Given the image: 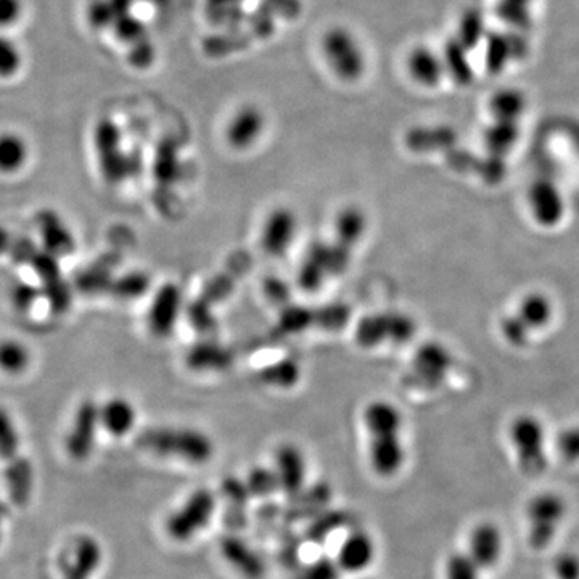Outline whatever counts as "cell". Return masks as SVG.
Listing matches in <instances>:
<instances>
[{
	"label": "cell",
	"mask_w": 579,
	"mask_h": 579,
	"mask_svg": "<svg viewBox=\"0 0 579 579\" xmlns=\"http://www.w3.org/2000/svg\"><path fill=\"white\" fill-rule=\"evenodd\" d=\"M367 432V456L370 469L378 477L398 475L406 464L404 417L395 404L377 399L367 404L362 414Z\"/></svg>",
	"instance_id": "cell-1"
},
{
	"label": "cell",
	"mask_w": 579,
	"mask_h": 579,
	"mask_svg": "<svg viewBox=\"0 0 579 579\" xmlns=\"http://www.w3.org/2000/svg\"><path fill=\"white\" fill-rule=\"evenodd\" d=\"M140 448L155 456L182 460L185 464L205 465L216 452L208 433L192 427H153L140 433Z\"/></svg>",
	"instance_id": "cell-2"
},
{
	"label": "cell",
	"mask_w": 579,
	"mask_h": 579,
	"mask_svg": "<svg viewBox=\"0 0 579 579\" xmlns=\"http://www.w3.org/2000/svg\"><path fill=\"white\" fill-rule=\"evenodd\" d=\"M555 319V301L541 290H531L518 300L514 311L502 317L499 332L507 345L523 350L536 333L551 327Z\"/></svg>",
	"instance_id": "cell-3"
},
{
	"label": "cell",
	"mask_w": 579,
	"mask_h": 579,
	"mask_svg": "<svg viewBox=\"0 0 579 579\" xmlns=\"http://www.w3.org/2000/svg\"><path fill=\"white\" fill-rule=\"evenodd\" d=\"M321 55L327 70L345 84L361 81L369 65L361 41L346 26L325 29L321 37Z\"/></svg>",
	"instance_id": "cell-4"
},
{
	"label": "cell",
	"mask_w": 579,
	"mask_h": 579,
	"mask_svg": "<svg viewBox=\"0 0 579 579\" xmlns=\"http://www.w3.org/2000/svg\"><path fill=\"white\" fill-rule=\"evenodd\" d=\"M507 438L526 477H538L549 465V436L543 420L534 414H518L507 428Z\"/></svg>",
	"instance_id": "cell-5"
},
{
	"label": "cell",
	"mask_w": 579,
	"mask_h": 579,
	"mask_svg": "<svg viewBox=\"0 0 579 579\" xmlns=\"http://www.w3.org/2000/svg\"><path fill=\"white\" fill-rule=\"evenodd\" d=\"M20 433L12 415L0 406V459L5 462V480L18 506H26L34 488L33 465L20 454Z\"/></svg>",
	"instance_id": "cell-6"
},
{
	"label": "cell",
	"mask_w": 579,
	"mask_h": 579,
	"mask_svg": "<svg viewBox=\"0 0 579 579\" xmlns=\"http://www.w3.org/2000/svg\"><path fill=\"white\" fill-rule=\"evenodd\" d=\"M565 497L555 491H543L526 504V539L534 551H544L554 543L560 526L567 518Z\"/></svg>",
	"instance_id": "cell-7"
},
{
	"label": "cell",
	"mask_w": 579,
	"mask_h": 579,
	"mask_svg": "<svg viewBox=\"0 0 579 579\" xmlns=\"http://www.w3.org/2000/svg\"><path fill=\"white\" fill-rule=\"evenodd\" d=\"M216 496L208 488L193 491L181 506L168 515L165 531L174 543H189L198 534L208 530L216 514Z\"/></svg>",
	"instance_id": "cell-8"
},
{
	"label": "cell",
	"mask_w": 579,
	"mask_h": 579,
	"mask_svg": "<svg viewBox=\"0 0 579 579\" xmlns=\"http://www.w3.org/2000/svg\"><path fill=\"white\" fill-rule=\"evenodd\" d=\"M351 248L338 242L335 247L329 243H317L308 251L301 266V287L316 290L327 277L337 276L345 271L350 261Z\"/></svg>",
	"instance_id": "cell-9"
},
{
	"label": "cell",
	"mask_w": 579,
	"mask_h": 579,
	"mask_svg": "<svg viewBox=\"0 0 579 579\" xmlns=\"http://www.w3.org/2000/svg\"><path fill=\"white\" fill-rule=\"evenodd\" d=\"M526 205L531 218L543 229H555L567 216V200L552 179L539 177L526 190Z\"/></svg>",
	"instance_id": "cell-10"
},
{
	"label": "cell",
	"mask_w": 579,
	"mask_h": 579,
	"mask_svg": "<svg viewBox=\"0 0 579 579\" xmlns=\"http://www.w3.org/2000/svg\"><path fill=\"white\" fill-rule=\"evenodd\" d=\"M95 150L108 182L116 184L131 174L132 161L121 148L120 128L110 118H102L95 126Z\"/></svg>",
	"instance_id": "cell-11"
},
{
	"label": "cell",
	"mask_w": 579,
	"mask_h": 579,
	"mask_svg": "<svg viewBox=\"0 0 579 579\" xmlns=\"http://www.w3.org/2000/svg\"><path fill=\"white\" fill-rule=\"evenodd\" d=\"M100 425L99 404L87 399L74 412L70 432L66 435V452L71 459L86 460L94 451Z\"/></svg>",
	"instance_id": "cell-12"
},
{
	"label": "cell",
	"mask_w": 579,
	"mask_h": 579,
	"mask_svg": "<svg viewBox=\"0 0 579 579\" xmlns=\"http://www.w3.org/2000/svg\"><path fill=\"white\" fill-rule=\"evenodd\" d=\"M415 324L404 314L386 313L366 317L356 330L359 345L377 346L383 341L404 343L414 337Z\"/></svg>",
	"instance_id": "cell-13"
},
{
	"label": "cell",
	"mask_w": 579,
	"mask_h": 579,
	"mask_svg": "<svg viewBox=\"0 0 579 579\" xmlns=\"http://www.w3.org/2000/svg\"><path fill=\"white\" fill-rule=\"evenodd\" d=\"M266 131V115L256 105H242L227 121L224 137L234 150H248L258 144Z\"/></svg>",
	"instance_id": "cell-14"
},
{
	"label": "cell",
	"mask_w": 579,
	"mask_h": 579,
	"mask_svg": "<svg viewBox=\"0 0 579 579\" xmlns=\"http://www.w3.org/2000/svg\"><path fill=\"white\" fill-rule=\"evenodd\" d=\"M465 552L481 571L496 567L504 554V534L501 528L493 522L477 523L470 530Z\"/></svg>",
	"instance_id": "cell-15"
},
{
	"label": "cell",
	"mask_w": 579,
	"mask_h": 579,
	"mask_svg": "<svg viewBox=\"0 0 579 579\" xmlns=\"http://www.w3.org/2000/svg\"><path fill=\"white\" fill-rule=\"evenodd\" d=\"M298 234V219L288 208H277L267 216L261 232V248L272 258L284 256L292 248Z\"/></svg>",
	"instance_id": "cell-16"
},
{
	"label": "cell",
	"mask_w": 579,
	"mask_h": 579,
	"mask_svg": "<svg viewBox=\"0 0 579 579\" xmlns=\"http://www.w3.org/2000/svg\"><path fill=\"white\" fill-rule=\"evenodd\" d=\"M279 491L295 496L300 493L308 477V460L296 444L285 443L277 449L274 456V467Z\"/></svg>",
	"instance_id": "cell-17"
},
{
	"label": "cell",
	"mask_w": 579,
	"mask_h": 579,
	"mask_svg": "<svg viewBox=\"0 0 579 579\" xmlns=\"http://www.w3.org/2000/svg\"><path fill=\"white\" fill-rule=\"evenodd\" d=\"M404 70L412 83L423 89H435L446 78L440 52L423 44L409 49L404 57Z\"/></svg>",
	"instance_id": "cell-18"
},
{
	"label": "cell",
	"mask_w": 579,
	"mask_h": 579,
	"mask_svg": "<svg viewBox=\"0 0 579 579\" xmlns=\"http://www.w3.org/2000/svg\"><path fill=\"white\" fill-rule=\"evenodd\" d=\"M182 293L174 284H166L158 290L148 309V329L153 337H169L181 316Z\"/></svg>",
	"instance_id": "cell-19"
},
{
	"label": "cell",
	"mask_w": 579,
	"mask_h": 579,
	"mask_svg": "<svg viewBox=\"0 0 579 579\" xmlns=\"http://www.w3.org/2000/svg\"><path fill=\"white\" fill-rule=\"evenodd\" d=\"M377 555L375 541L366 530L351 531L338 547L337 562L341 571L362 573L374 563Z\"/></svg>",
	"instance_id": "cell-20"
},
{
	"label": "cell",
	"mask_w": 579,
	"mask_h": 579,
	"mask_svg": "<svg viewBox=\"0 0 579 579\" xmlns=\"http://www.w3.org/2000/svg\"><path fill=\"white\" fill-rule=\"evenodd\" d=\"M454 366L451 351L440 343L423 345L414 358V372L427 385H440Z\"/></svg>",
	"instance_id": "cell-21"
},
{
	"label": "cell",
	"mask_w": 579,
	"mask_h": 579,
	"mask_svg": "<svg viewBox=\"0 0 579 579\" xmlns=\"http://www.w3.org/2000/svg\"><path fill=\"white\" fill-rule=\"evenodd\" d=\"M483 44H485V68L493 74L502 73L512 60L523 57L528 50L522 37L506 33H488Z\"/></svg>",
	"instance_id": "cell-22"
},
{
	"label": "cell",
	"mask_w": 579,
	"mask_h": 579,
	"mask_svg": "<svg viewBox=\"0 0 579 579\" xmlns=\"http://www.w3.org/2000/svg\"><path fill=\"white\" fill-rule=\"evenodd\" d=\"M37 227L41 230L44 250L49 251L50 255L62 258L73 253L76 248L73 234H71L70 227L66 226V222L57 213L42 211L37 216Z\"/></svg>",
	"instance_id": "cell-23"
},
{
	"label": "cell",
	"mask_w": 579,
	"mask_h": 579,
	"mask_svg": "<svg viewBox=\"0 0 579 579\" xmlns=\"http://www.w3.org/2000/svg\"><path fill=\"white\" fill-rule=\"evenodd\" d=\"M136 423V406L123 396L110 398L107 403L100 406V425L111 436L123 438V436L129 435L136 427Z\"/></svg>",
	"instance_id": "cell-24"
},
{
	"label": "cell",
	"mask_w": 579,
	"mask_h": 579,
	"mask_svg": "<svg viewBox=\"0 0 579 579\" xmlns=\"http://www.w3.org/2000/svg\"><path fill=\"white\" fill-rule=\"evenodd\" d=\"M443 58L446 78L452 79L457 86H470L475 79V70L470 62V52L456 37H451L440 52Z\"/></svg>",
	"instance_id": "cell-25"
},
{
	"label": "cell",
	"mask_w": 579,
	"mask_h": 579,
	"mask_svg": "<svg viewBox=\"0 0 579 579\" xmlns=\"http://www.w3.org/2000/svg\"><path fill=\"white\" fill-rule=\"evenodd\" d=\"M526 108H528L526 95L515 87L497 89L488 100V111L493 120L520 123Z\"/></svg>",
	"instance_id": "cell-26"
},
{
	"label": "cell",
	"mask_w": 579,
	"mask_h": 579,
	"mask_svg": "<svg viewBox=\"0 0 579 579\" xmlns=\"http://www.w3.org/2000/svg\"><path fill=\"white\" fill-rule=\"evenodd\" d=\"M102 562V549L92 538L79 539L74 546L73 560L65 568L63 579L92 578Z\"/></svg>",
	"instance_id": "cell-27"
},
{
	"label": "cell",
	"mask_w": 579,
	"mask_h": 579,
	"mask_svg": "<svg viewBox=\"0 0 579 579\" xmlns=\"http://www.w3.org/2000/svg\"><path fill=\"white\" fill-rule=\"evenodd\" d=\"M520 123L514 121L493 120L483 132L486 150L493 158L506 157L520 140Z\"/></svg>",
	"instance_id": "cell-28"
},
{
	"label": "cell",
	"mask_w": 579,
	"mask_h": 579,
	"mask_svg": "<svg viewBox=\"0 0 579 579\" xmlns=\"http://www.w3.org/2000/svg\"><path fill=\"white\" fill-rule=\"evenodd\" d=\"M29 147L17 132H0V173L17 174L25 168Z\"/></svg>",
	"instance_id": "cell-29"
},
{
	"label": "cell",
	"mask_w": 579,
	"mask_h": 579,
	"mask_svg": "<svg viewBox=\"0 0 579 579\" xmlns=\"http://www.w3.org/2000/svg\"><path fill=\"white\" fill-rule=\"evenodd\" d=\"M222 552L226 555L232 567L242 571L243 575L250 578H258L263 571V563L259 560L256 552L251 551L247 544H243L240 539L230 538L222 543Z\"/></svg>",
	"instance_id": "cell-30"
},
{
	"label": "cell",
	"mask_w": 579,
	"mask_h": 579,
	"mask_svg": "<svg viewBox=\"0 0 579 579\" xmlns=\"http://www.w3.org/2000/svg\"><path fill=\"white\" fill-rule=\"evenodd\" d=\"M488 31H486L485 18L481 15L480 10L469 9L465 10L460 15L459 23H457V41L465 47V49L472 52L475 47L481 46L485 42Z\"/></svg>",
	"instance_id": "cell-31"
},
{
	"label": "cell",
	"mask_w": 579,
	"mask_h": 579,
	"mask_svg": "<svg viewBox=\"0 0 579 579\" xmlns=\"http://www.w3.org/2000/svg\"><path fill=\"white\" fill-rule=\"evenodd\" d=\"M31 366V351L15 338L0 340V370L7 375H20Z\"/></svg>",
	"instance_id": "cell-32"
},
{
	"label": "cell",
	"mask_w": 579,
	"mask_h": 579,
	"mask_svg": "<svg viewBox=\"0 0 579 579\" xmlns=\"http://www.w3.org/2000/svg\"><path fill=\"white\" fill-rule=\"evenodd\" d=\"M25 55L20 44L9 34L0 33V79H10L20 73Z\"/></svg>",
	"instance_id": "cell-33"
},
{
	"label": "cell",
	"mask_w": 579,
	"mask_h": 579,
	"mask_svg": "<svg viewBox=\"0 0 579 579\" xmlns=\"http://www.w3.org/2000/svg\"><path fill=\"white\" fill-rule=\"evenodd\" d=\"M338 240L346 247H354V243L361 240L366 230V218L356 208H348L338 216L337 221Z\"/></svg>",
	"instance_id": "cell-34"
},
{
	"label": "cell",
	"mask_w": 579,
	"mask_h": 579,
	"mask_svg": "<svg viewBox=\"0 0 579 579\" xmlns=\"http://www.w3.org/2000/svg\"><path fill=\"white\" fill-rule=\"evenodd\" d=\"M407 144L412 150H433L452 144V131L449 129H414L407 136Z\"/></svg>",
	"instance_id": "cell-35"
},
{
	"label": "cell",
	"mask_w": 579,
	"mask_h": 579,
	"mask_svg": "<svg viewBox=\"0 0 579 579\" xmlns=\"http://www.w3.org/2000/svg\"><path fill=\"white\" fill-rule=\"evenodd\" d=\"M481 573L465 551L452 552L444 562V579H481Z\"/></svg>",
	"instance_id": "cell-36"
},
{
	"label": "cell",
	"mask_w": 579,
	"mask_h": 579,
	"mask_svg": "<svg viewBox=\"0 0 579 579\" xmlns=\"http://www.w3.org/2000/svg\"><path fill=\"white\" fill-rule=\"evenodd\" d=\"M555 451L568 464L579 462V423L562 428L555 436Z\"/></svg>",
	"instance_id": "cell-37"
},
{
	"label": "cell",
	"mask_w": 579,
	"mask_h": 579,
	"mask_svg": "<svg viewBox=\"0 0 579 579\" xmlns=\"http://www.w3.org/2000/svg\"><path fill=\"white\" fill-rule=\"evenodd\" d=\"M148 284L150 282H148V277L145 274L132 272V274L124 276L123 279L113 284V293L118 298L132 300V298H139L140 295H144L147 292Z\"/></svg>",
	"instance_id": "cell-38"
},
{
	"label": "cell",
	"mask_w": 579,
	"mask_h": 579,
	"mask_svg": "<svg viewBox=\"0 0 579 579\" xmlns=\"http://www.w3.org/2000/svg\"><path fill=\"white\" fill-rule=\"evenodd\" d=\"M116 36L120 37L121 41L128 42V44H136V42L145 39V28L136 17H132L131 12L124 13L116 18L113 23Z\"/></svg>",
	"instance_id": "cell-39"
},
{
	"label": "cell",
	"mask_w": 579,
	"mask_h": 579,
	"mask_svg": "<svg viewBox=\"0 0 579 579\" xmlns=\"http://www.w3.org/2000/svg\"><path fill=\"white\" fill-rule=\"evenodd\" d=\"M340 567L337 562L329 557H321L309 563L296 575L295 579H338L340 578Z\"/></svg>",
	"instance_id": "cell-40"
},
{
	"label": "cell",
	"mask_w": 579,
	"mask_h": 579,
	"mask_svg": "<svg viewBox=\"0 0 579 579\" xmlns=\"http://www.w3.org/2000/svg\"><path fill=\"white\" fill-rule=\"evenodd\" d=\"M247 485L251 493L258 494V496H267V494H272L274 491H279L276 473H274L272 467L271 469L258 467V469L253 470L248 475Z\"/></svg>",
	"instance_id": "cell-41"
},
{
	"label": "cell",
	"mask_w": 579,
	"mask_h": 579,
	"mask_svg": "<svg viewBox=\"0 0 579 579\" xmlns=\"http://www.w3.org/2000/svg\"><path fill=\"white\" fill-rule=\"evenodd\" d=\"M555 579H579V554L560 552L552 563Z\"/></svg>",
	"instance_id": "cell-42"
},
{
	"label": "cell",
	"mask_w": 579,
	"mask_h": 579,
	"mask_svg": "<svg viewBox=\"0 0 579 579\" xmlns=\"http://www.w3.org/2000/svg\"><path fill=\"white\" fill-rule=\"evenodd\" d=\"M87 15H89L91 25L95 28L113 26L116 20L115 10L111 9L110 0H94Z\"/></svg>",
	"instance_id": "cell-43"
},
{
	"label": "cell",
	"mask_w": 579,
	"mask_h": 579,
	"mask_svg": "<svg viewBox=\"0 0 579 579\" xmlns=\"http://www.w3.org/2000/svg\"><path fill=\"white\" fill-rule=\"evenodd\" d=\"M37 296H39V288L25 284V282H18L12 287L10 300L18 311H28L36 303Z\"/></svg>",
	"instance_id": "cell-44"
},
{
	"label": "cell",
	"mask_w": 579,
	"mask_h": 579,
	"mask_svg": "<svg viewBox=\"0 0 579 579\" xmlns=\"http://www.w3.org/2000/svg\"><path fill=\"white\" fill-rule=\"evenodd\" d=\"M25 15V0H0V29L12 28Z\"/></svg>",
	"instance_id": "cell-45"
},
{
	"label": "cell",
	"mask_w": 579,
	"mask_h": 579,
	"mask_svg": "<svg viewBox=\"0 0 579 579\" xmlns=\"http://www.w3.org/2000/svg\"><path fill=\"white\" fill-rule=\"evenodd\" d=\"M497 15L506 21V23H509V25L514 26L526 25L528 20H530L528 7L514 4V2H509V0H501V4L497 7Z\"/></svg>",
	"instance_id": "cell-46"
},
{
	"label": "cell",
	"mask_w": 579,
	"mask_h": 579,
	"mask_svg": "<svg viewBox=\"0 0 579 579\" xmlns=\"http://www.w3.org/2000/svg\"><path fill=\"white\" fill-rule=\"evenodd\" d=\"M152 47L148 46L147 41H142L132 44L131 62L136 66H145L152 60Z\"/></svg>",
	"instance_id": "cell-47"
},
{
	"label": "cell",
	"mask_w": 579,
	"mask_h": 579,
	"mask_svg": "<svg viewBox=\"0 0 579 579\" xmlns=\"http://www.w3.org/2000/svg\"><path fill=\"white\" fill-rule=\"evenodd\" d=\"M13 237L9 230L0 227V255H9L10 247H12Z\"/></svg>",
	"instance_id": "cell-48"
},
{
	"label": "cell",
	"mask_w": 579,
	"mask_h": 579,
	"mask_svg": "<svg viewBox=\"0 0 579 579\" xmlns=\"http://www.w3.org/2000/svg\"><path fill=\"white\" fill-rule=\"evenodd\" d=\"M5 515H7V509L0 504V528L4 525Z\"/></svg>",
	"instance_id": "cell-49"
},
{
	"label": "cell",
	"mask_w": 579,
	"mask_h": 579,
	"mask_svg": "<svg viewBox=\"0 0 579 579\" xmlns=\"http://www.w3.org/2000/svg\"><path fill=\"white\" fill-rule=\"evenodd\" d=\"M361 579H372V578H361Z\"/></svg>",
	"instance_id": "cell-50"
}]
</instances>
